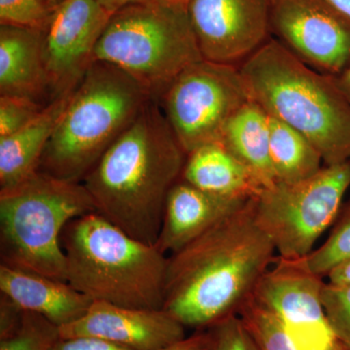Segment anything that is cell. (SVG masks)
<instances>
[{"label":"cell","instance_id":"obj_1","mask_svg":"<svg viewBox=\"0 0 350 350\" xmlns=\"http://www.w3.org/2000/svg\"><path fill=\"white\" fill-rule=\"evenodd\" d=\"M252 199L167 257L163 310L185 328L204 330L239 315L275 262Z\"/></svg>","mask_w":350,"mask_h":350},{"label":"cell","instance_id":"obj_2","mask_svg":"<svg viewBox=\"0 0 350 350\" xmlns=\"http://www.w3.org/2000/svg\"><path fill=\"white\" fill-rule=\"evenodd\" d=\"M186 160L154 98L82 183L96 213L137 241L156 244L167 196Z\"/></svg>","mask_w":350,"mask_h":350},{"label":"cell","instance_id":"obj_3","mask_svg":"<svg viewBox=\"0 0 350 350\" xmlns=\"http://www.w3.org/2000/svg\"><path fill=\"white\" fill-rule=\"evenodd\" d=\"M250 98L305 135L324 165L350 161V105L324 75L269 39L239 64Z\"/></svg>","mask_w":350,"mask_h":350},{"label":"cell","instance_id":"obj_4","mask_svg":"<svg viewBox=\"0 0 350 350\" xmlns=\"http://www.w3.org/2000/svg\"><path fill=\"white\" fill-rule=\"evenodd\" d=\"M66 282L93 301L163 310L167 257L96 213L75 218L62 234Z\"/></svg>","mask_w":350,"mask_h":350},{"label":"cell","instance_id":"obj_5","mask_svg":"<svg viewBox=\"0 0 350 350\" xmlns=\"http://www.w3.org/2000/svg\"><path fill=\"white\" fill-rule=\"evenodd\" d=\"M154 98L121 68L94 61L71 94L38 172L82 182Z\"/></svg>","mask_w":350,"mask_h":350},{"label":"cell","instance_id":"obj_6","mask_svg":"<svg viewBox=\"0 0 350 350\" xmlns=\"http://www.w3.org/2000/svg\"><path fill=\"white\" fill-rule=\"evenodd\" d=\"M96 213L82 182L36 172L0 191L1 264L66 282L62 234L69 222Z\"/></svg>","mask_w":350,"mask_h":350},{"label":"cell","instance_id":"obj_7","mask_svg":"<svg viewBox=\"0 0 350 350\" xmlns=\"http://www.w3.org/2000/svg\"><path fill=\"white\" fill-rule=\"evenodd\" d=\"M202 59L187 5L163 0H142L112 14L94 50V61L121 68L157 100Z\"/></svg>","mask_w":350,"mask_h":350},{"label":"cell","instance_id":"obj_8","mask_svg":"<svg viewBox=\"0 0 350 350\" xmlns=\"http://www.w3.org/2000/svg\"><path fill=\"white\" fill-rule=\"evenodd\" d=\"M350 187V161L324 165L297 183L275 182L252 199L258 226L282 259H301L338 218Z\"/></svg>","mask_w":350,"mask_h":350},{"label":"cell","instance_id":"obj_9","mask_svg":"<svg viewBox=\"0 0 350 350\" xmlns=\"http://www.w3.org/2000/svg\"><path fill=\"white\" fill-rule=\"evenodd\" d=\"M158 100L188 155L218 142L226 123L251 98L239 66L204 59L179 73Z\"/></svg>","mask_w":350,"mask_h":350},{"label":"cell","instance_id":"obj_10","mask_svg":"<svg viewBox=\"0 0 350 350\" xmlns=\"http://www.w3.org/2000/svg\"><path fill=\"white\" fill-rule=\"evenodd\" d=\"M111 14L96 0H63L42 29V57L51 101L72 93L94 62Z\"/></svg>","mask_w":350,"mask_h":350},{"label":"cell","instance_id":"obj_11","mask_svg":"<svg viewBox=\"0 0 350 350\" xmlns=\"http://www.w3.org/2000/svg\"><path fill=\"white\" fill-rule=\"evenodd\" d=\"M271 29L319 72L336 76L350 66V22L326 0H273Z\"/></svg>","mask_w":350,"mask_h":350},{"label":"cell","instance_id":"obj_12","mask_svg":"<svg viewBox=\"0 0 350 350\" xmlns=\"http://www.w3.org/2000/svg\"><path fill=\"white\" fill-rule=\"evenodd\" d=\"M273 0H189V20L202 56L243 63L268 41Z\"/></svg>","mask_w":350,"mask_h":350},{"label":"cell","instance_id":"obj_13","mask_svg":"<svg viewBox=\"0 0 350 350\" xmlns=\"http://www.w3.org/2000/svg\"><path fill=\"white\" fill-rule=\"evenodd\" d=\"M324 284L323 278L276 257L251 299L278 315L293 337L324 349L338 342L322 304Z\"/></svg>","mask_w":350,"mask_h":350},{"label":"cell","instance_id":"obj_14","mask_svg":"<svg viewBox=\"0 0 350 350\" xmlns=\"http://www.w3.org/2000/svg\"><path fill=\"white\" fill-rule=\"evenodd\" d=\"M59 330L61 338H100L133 350H160L186 337L185 327L163 310L105 301H93L81 319Z\"/></svg>","mask_w":350,"mask_h":350},{"label":"cell","instance_id":"obj_15","mask_svg":"<svg viewBox=\"0 0 350 350\" xmlns=\"http://www.w3.org/2000/svg\"><path fill=\"white\" fill-rule=\"evenodd\" d=\"M250 200L213 194L179 179L165 202L157 247L174 254Z\"/></svg>","mask_w":350,"mask_h":350},{"label":"cell","instance_id":"obj_16","mask_svg":"<svg viewBox=\"0 0 350 350\" xmlns=\"http://www.w3.org/2000/svg\"><path fill=\"white\" fill-rule=\"evenodd\" d=\"M0 291L27 312L61 328L81 319L93 300L68 282L0 265Z\"/></svg>","mask_w":350,"mask_h":350},{"label":"cell","instance_id":"obj_17","mask_svg":"<svg viewBox=\"0 0 350 350\" xmlns=\"http://www.w3.org/2000/svg\"><path fill=\"white\" fill-rule=\"evenodd\" d=\"M0 96L50 103L42 29L0 24Z\"/></svg>","mask_w":350,"mask_h":350},{"label":"cell","instance_id":"obj_18","mask_svg":"<svg viewBox=\"0 0 350 350\" xmlns=\"http://www.w3.org/2000/svg\"><path fill=\"white\" fill-rule=\"evenodd\" d=\"M71 94L51 101L22 130L0 137V191L15 187L38 172L44 150Z\"/></svg>","mask_w":350,"mask_h":350},{"label":"cell","instance_id":"obj_19","mask_svg":"<svg viewBox=\"0 0 350 350\" xmlns=\"http://www.w3.org/2000/svg\"><path fill=\"white\" fill-rule=\"evenodd\" d=\"M181 178L200 190L225 197L252 199L262 189L250 170L219 142L189 153Z\"/></svg>","mask_w":350,"mask_h":350},{"label":"cell","instance_id":"obj_20","mask_svg":"<svg viewBox=\"0 0 350 350\" xmlns=\"http://www.w3.org/2000/svg\"><path fill=\"white\" fill-rule=\"evenodd\" d=\"M250 170L262 188L276 182L269 156V115L252 100L226 123L218 140Z\"/></svg>","mask_w":350,"mask_h":350},{"label":"cell","instance_id":"obj_21","mask_svg":"<svg viewBox=\"0 0 350 350\" xmlns=\"http://www.w3.org/2000/svg\"><path fill=\"white\" fill-rule=\"evenodd\" d=\"M269 128V156L276 182L297 183L323 167L319 151L305 135L271 115Z\"/></svg>","mask_w":350,"mask_h":350},{"label":"cell","instance_id":"obj_22","mask_svg":"<svg viewBox=\"0 0 350 350\" xmlns=\"http://www.w3.org/2000/svg\"><path fill=\"white\" fill-rule=\"evenodd\" d=\"M349 260L350 200L340 209L328 239L306 256L290 262L303 271L326 278L333 269Z\"/></svg>","mask_w":350,"mask_h":350},{"label":"cell","instance_id":"obj_23","mask_svg":"<svg viewBox=\"0 0 350 350\" xmlns=\"http://www.w3.org/2000/svg\"><path fill=\"white\" fill-rule=\"evenodd\" d=\"M261 350H301L295 344L282 320L250 299L239 313Z\"/></svg>","mask_w":350,"mask_h":350},{"label":"cell","instance_id":"obj_24","mask_svg":"<svg viewBox=\"0 0 350 350\" xmlns=\"http://www.w3.org/2000/svg\"><path fill=\"white\" fill-rule=\"evenodd\" d=\"M59 337V327L38 313L24 310L18 328L0 338V350H50Z\"/></svg>","mask_w":350,"mask_h":350},{"label":"cell","instance_id":"obj_25","mask_svg":"<svg viewBox=\"0 0 350 350\" xmlns=\"http://www.w3.org/2000/svg\"><path fill=\"white\" fill-rule=\"evenodd\" d=\"M55 8L48 0H0V24L43 29Z\"/></svg>","mask_w":350,"mask_h":350},{"label":"cell","instance_id":"obj_26","mask_svg":"<svg viewBox=\"0 0 350 350\" xmlns=\"http://www.w3.org/2000/svg\"><path fill=\"white\" fill-rule=\"evenodd\" d=\"M322 304L334 333L350 349V285H333L325 282Z\"/></svg>","mask_w":350,"mask_h":350},{"label":"cell","instance_id":"obj_27","mask_svg":"<svg viewBox=\"0 0 350 350\" xmlns=\"http://www.w3.org/2000/svg\"><path fill=\"white\" fill-rule=\"evenodd\" d=\"M46 105L31 98L0 96V137H8L29 125Z\"/></svg>","mask_w":350,"mask_h":350},{"label":"cell","instance_id":"obj_28","mask_svg":"<svg viewBox=\"0 0 350 350\" xmlns=\"http://www.w3.org/2000/svg\"><path fill=\"white\" fill-rule=\"evenodd\" d=\"M213 350H261L239 315H232L207 328Z\"/></svg>","mask_w":350,"mask_h":350},{"label":"cell","instance_id":"obj_29","mask_svg":"<svg viewBox=\"0 0 350 350\" xmlns=\"http://www.w3.org/2000/svg\"><path fill=\"white\" fill-rule=\"evenodd\" d=\"M50 350H133L96 337L61 338Z\"/></svg>","mask_w":350,"mask_h":350},{"label":"cell","instance_id":"obj_30","mask_svg":"<svg viewBox=\"0 0 350 350\" xmlns=\"http://www.w3.org/2000/svg\"><path fill=\"white\" fill-rule=\"evenodd\" d=\"M160 350H213V338L207 329L197 330L193 335Z\"/></svg>","mask_w":350,"mask_h":350},{"label":"cell","instance_id":"obj_31","mask_svg":"<svg viewBox=\"0 0 350 350\" xmlns=\"http://www.w3.org/2000/svg\"><path fill=\"white\" fill-rule=\"evenodd\" d=\"M326 278L330 284L350 285V260L333 269Z\"/></svg>","mask_w":350,"mask_h":350},{"label":"cell","instance_id":"obj_32","mask_svg":"<svg viewBox=\"0 0 350 350\" xmlns=\"http://www.w3.org/2000/svg\"><path fill=\"white\" fill-rule=\"evenodd\" d=\"M338 89L350 105V66L340 75L333 76Z\"/></svg>","mask_w":350,"mask_h":350},{"label":"cell","instance_id":"obj_33","mask_svg":"<svg viewBox=\"0 0 350 350\" xmlns=\"http://www.w3.org/2000/svg\"><path fill=\"white\" fill-rule=\"evenodd\" d=\"M96 1L112 15L117 11L123 9L124 7L135 3V2L142 1V0H96Z\"/></svg>","mask_w":350,"mask_h":350},{"label":"cell","instance_id":"obj_34","mask_svg":"<svg viewBox=\"0 0 350 350\" xmlns=\"http://www.w3.org/2000/svg\"><path fill=\"white\" fill-rule=\"evenodd\" d=\"M338 14L350 22V0H326Z\"/></svg>","mask_w":350,"mask_h":350},{"label":"cell","instance_id":"obj_35","mask_svg":"<svg viewBox=\"0 0 350 350\" xmlns=\"http://www.w3.org/2000/svg\"><path fill=\"white\" fill-rule=\"evenodd\" d=\"M163 1L172 2V3L186 4L187 5L189 0H163Z\"/></svg>","mask_w":350,"mask_h":350},{"label":"cell","instance_id":"obj_36","mask_svg":"<svg viewBox=\"0 0 350 350\" xmlns=\"http://www.w3.org/2000/svg\"><path fill=\"white\" fill-rule=\"evenodd\" d=\"M62 1H63V0H48V2H49L51 5L54 7H56L57 4L61 3Z\"/></svg>","mask_w":350,"mask_h":350}]
</instances>
